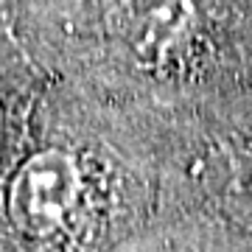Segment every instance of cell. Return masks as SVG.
<instances>
[{
  "label": "cell",
  "mask_w": 252,
  "mask_h": 252,
  "mask_svg": "<svg viewBox=\"0 0 252 252\" xmlns=\"http://www.w3.org/2000/svg\"><path fill=\"white\" fill-rule=\"evenodd\" d=\"M81 193L79 162L67 149H39L20 162L9 182L6 213L28 238H48L70 219Z\"/></svg>",
  "instance_id": "6da1fadb"
},
{
  "label": "cell",
  "mask_w": 252,
  "mask_h": 252,
  "mask_svg": "<svg viewBox=\"0 0 252 252\" xmlns=\"http://www.w3.org/2000/svg\"><path fill=\"white\" fill-rule=\"evenodd\" d=\"M210 190L230 216L252 224V152L224 146L207 165Z\"/></svg>",
  "instance_id": "7a4b0ae2"
}]
</instances>
